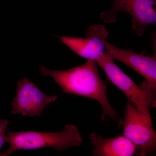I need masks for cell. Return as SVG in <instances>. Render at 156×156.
<instances>
[{"mask_svg":"<svg viewBox=\"0 0 156 156\" xmlns=\"http://www.w3.org/2000/svg\"><path fill=\"white\" fill-rule=\"evenodd\" d=\"M43 76H50L64 93L73 94L97 101L102 108V119L106 117L121 126L122 121L110 104L107 95L108 83L101 78L96 61L87 60L83 64L65 70H53L41 65Z\"/></svg>","mask_w":156,"mask_h":156,"instance_id":"6da1fadb","label":"cell"},{"mask_svg":"<svg viewBox=\"0 0 156 156\" xmlns=\"http://www.w3.org/2000/svg\"><path fill=\"white\" fill-rule=\"evenodd\" d=\"M8 133L7 142L9 148L1 156H8L20 150L42 148L52 147L55 150L61 151L73 147H79L83 144L78 128L73 124L66 125L62 131L58 132L8 131Z\"/></svg>","mask_w":156,"mask_h":156,"instance_id":"7a4b0ae2","label":"cell"},{"mask_svg":"<svg viewBox=\"0 0 156 156\" xmlns=\"http://www.w3.org/2000/svg\"><path fill=\"white\" fill-rule=\"evenodd\" d=\"M96 61L108 82L119 88L142 115L151 121L150 109L154 107L144 91L118 67L107 53H103Z\"/></svg>","mask_w":156,"mask_h":156,"instance_id":"3957f363","label":"cell"},{"mask_svg":"<svg viewBox=\"0 0 156 156\" xmlns=\"http://www.w3.org/2000/svg\"><path fill=\"white\" fill-rule=\"evenodd\" d=\"M122 12L131 15V28L138 36L156 25V0H113L111 8L101 12L100 18L104 22L114 23L117 14Z\"/></svg>","mask_w":156,"mask_h":156,"instance_id":"277c9868","label":"cell"},{"mask_svg":"<svg viewBox=\"0 0 156 156\" xmlns=\"http://www.w3.org/2000/svg\"><path fill=\"white\" fill-rule=\"evenodd\" d=\"M122 124V135L135 146L136 155L154 154L156 148V133L151 121L142 115L128 100Z\"/></svg>","mask_w":156,"mask_h":156,"instance_id":"5b68a950","label":"cell"},{"mask_svg":"<svg viewBox=\"0 0 156 156\" xmlns=\"http://www.w3.org/2000/svg\"><path fill=\"white\" fill-rule=\"evenodd\" d=\"M106 53L114 60L121 62L133 69L145 78L139 87L152 95L156 93V53L152 56L135 53L131 49L125 50L105 42Z\"/></svg>","mask_w":156,"mask_h":156,"instance_id":"8992f818","label":"cell"},{"mask_svg":"<svg viewBox=\"0 0 156 156\" xmlns=\"http://www.w3.org/2000/svg\"><path fill=\"white\" fill-rule=\"evenodd\" d=\"M17 85L16 95L11 103L12 113L30 117L40 116L48 104L57 99L56 95L42 92L27 78L20 80Z\"/></svg>","mask_w":156,"mask_h":156,"instance_id":"52a82bcc","label":"cell"},{"mask_svg":"<svg viewBox=\"0 0 156 156\" xmlns=\"http://www.w3.org/2000/svg\"><path fill=\"white\" fill-rule=\"evenodd\" d=\"M86 37H58L62 43L79 56L96 61L105 53L108 36L106 27L101 24L90 26L86 30Z\"/></svg>","mask_w":156,"mask_h":156,"instance_id":"ba28073f","label":"cell"},{"mask_svg":"<svg viewBox=\"0 0 156 156\" xmlns=\"http://www.w3.org/2000/svg\"><path fill=\"white\" fill-rule=\"evenodd\" d=\"M89 137L93 146V155L131 156L136 154L135 146L124 135L105 139L92 133Z\"/></svg>","mask_w":156,"mask_h":156,"instance_id":"9c48e42d","label":"cell"},{"mask_svg":"<svg viewBox=\"0 0 156 156\" xmlns=\"http://www.w3.org/2000/svg\"><path fill=\"white\" fill-rule=\"evenodd\" d=\"M9 124V122L7 120H0V151L3 146L7 142V136L5 135V131ZM0 156H1V153Z\"/></svg>","mask_w":156,"mask_h":156,"instance_id":"30bf717a","label":"cell"}]
</instances>
